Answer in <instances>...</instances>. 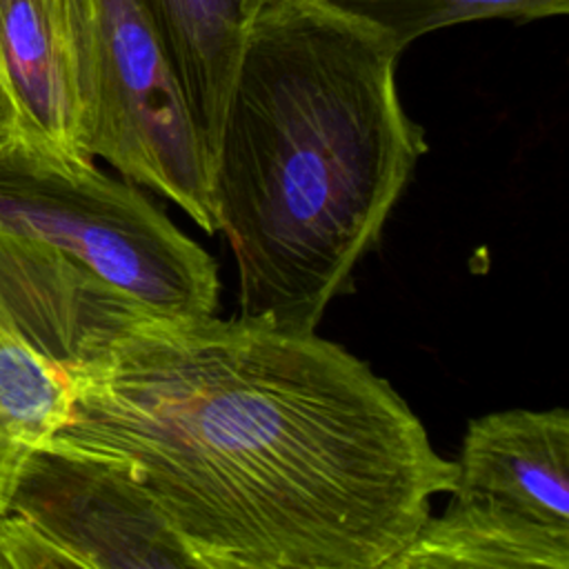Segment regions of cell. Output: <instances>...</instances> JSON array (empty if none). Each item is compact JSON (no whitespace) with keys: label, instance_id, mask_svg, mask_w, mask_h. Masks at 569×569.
<instances>
[{"label":"cell","instance_id":"obj_1","mask_svg":"<svg viewBox=\"0 0 569 569\" xmlns=\"http://www.w3.org/2000/svg\"><path fill=\"white\" fill-rule=\"evenodd\" d=\"M64 378L51 442L127 465L200 569H387L453 489L409 405L316 331L144 307Z\"/></svg>","mask_w":569,"mask_h":569},{"label":"cell","instance_id":"obj_7","mask_svg":"<svg viewBox=\"0 0 569 569\" xmlns=\"http://www.w3.org/2000/svg\"><path fill=\"white\" fill-rule=\"evenodd\" d=\"M98 36V0H0V56L18 107V136L69 162Z\"/></svg>","mask_w":569,"mask_h":569},{"label":"cell","instance_id":"obj_5","mask_svg":"<svg viewBox=\"0 0 569 569\" xmlns=\"http://www.w3.org/2000/svg\"><path fill=\"white\" fill-rule=\"evenodd\" d=\"M0 567L200 569L127 465L53 442L18 471L0 518Z\"/></svg>","mask_w":569,"mask_h":569},{"label":"cell","instance_id":"obj_11","mask_svg":"<svg viewBox=\"0 0 569 569\" xmlns=\"http://www.w3.org/2000/svg\"><path fill=\"white\" fill-rule=\"evenodd\" d=\"M18 133V107L11 91V82L0 56V140Z\"/></svg>","mask_w":569,"mask_h":569},{"label":"cell","instance_id":"obj_2","mask_svg":"<svg viewBox=\"0 0 569 569\" xmlns=\"http://www.w3.org/2000/svg\"><path fill=\"white\" fill-rule=\"evenodd\" d=\"M400 47L331 0L251 24L209 167L240 316L316 331L427 151L396 87Z\"/></svg>","mask_w":569,"mask_h":569},{"label":"cell","instance_id":"obj_4","mask_svg":"<svg viewBox=\"0 0 569 569\" xmlns=\"http://www.w3.org/2000/svg\"><path fill=\"white\" fill-rule=\"evenodd\" d=\"M451 502L387 569H569V413L507 409L467 425Z\"/></svg>","mask_w":569,"mask_h":569},{"label":"cell","instance_id":"obj_10","mask_svg":"<svg viewBox=\"0 0 569 569\" xmlns=\"http://www.w3.org/2000/svg\"><path fill=\"white\" fill-rule=\"evenodd\" d=\"M376 27L405 49L416 38L471 20L509 18L516 22L565 16L569 0H331Z\"/></svg>","mask_w":569,"mask_h":569},{"label":"cell","instance_id":"obj_9","mask_svg":"<svg viewBox=\"0 0 569 569\" xmlns=\"http://www.w3.org/2000/svg\"><path fill=\"white\" fill-rule=\"evenodd\" d=\"M71 405L62 369L0 302V445L29 453L51 442Z\"/></svg>","mask_w":569,"mask_h":569},{"label":"cell","instance_id":"obj_6","mask_svg":"<svg viewBox=\"0 0 569 569\" xmlns=\"http://www.w3.org/2000/svg\"><path fill=\"white\" fill-rule=\"evenodd\" d=\"M80 144L124 180L216 231L209 171L171 67L136 0H98V36L80 104Z\"/></svg>","mask_w":569,"mask_h":569},{"label":"cell","instance_id":"obj_8","mask_svg":"<svg viewBox=\"0 0 569 569\" xmlns=\"http://www.w3.org/2000/svg\"><path fill=\"white\" fill-rule=\"evenodd\" d=\"M278 0H136L184 98L207 171L253 20Z\"/></svg>","mask_w":569,"mask_h":569},{"label":"cell","instance_id":"obj_3","mask_svg":"<svg viewBox=\"0 0 569 569\" xmlns=\"http://www.w3.org/2000/svg\"><path fill=\"white\" fill-rule=\"evenodd\" d=\"M0 229L58 249L151 309L216 313V260L140 189L18 133L0 140Z\"/></svg>","mask_w":569,"mask_h":569},{"label":"cell","instance_id":"obj_12","mask_svg":"<svg viewBox=\"0 0 569 569\" xmlns=\"http://www.w3.org/2000/svg\"><path fill=\"white\" fill-rule=\"evenodd\" d=\"M27 456L29 453H20V451H13V449L0 445V509H4V505L9 502L18 471Z\"/></svg>","mask_w":569,"mask_h":569}]
</instances>
